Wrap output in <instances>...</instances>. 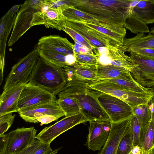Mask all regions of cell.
<instances>
[{
  "instance_id": "obj_1",
  "label": "cell",
  "mask_w": 154,
  "mask_h": 154,
  "mask_svg": "<svg viewBox=\"0 0 154 154\" xmlns=\"http://www.w3.org/2000/svg\"><path fill=\"white\" fill-rule=\"evenodd\" d=\"M133 0H71L73 7L100 21L124 27Z\"/></svg>"
},
{
  "instance_id": "obj_2",
  "label": "cell",
  "mask_w": 154,
  "mask_h": 154,
  "mask_svg": "<svg viewBox=\"0 0 154 154\" xmlns=\"http://www.w3.org/2000/svg\"><path fill=\"white\" fill-rule=\"evenodd\" d=\"M90 84L79 83L66 85L58 95L68 96L74 98L79 106L80 112L88 121L112 122L98 101L97 91L90 87Z\"/></svg>"
},
{
  "instance_id": "obj_3",
  "label": "cell",
  "mask_w": 154,
  "mask_h": 154,
  "mask_svg": "<svg viewBox=\"0 0 154 154\" xmlns=\"http://www.w3.org/2000/svg\"><path fill=\"white\" fill-rule=\"evenodd\" d=\"M55 96L65 88L66 81L63 68L39 57L29 82Z\"/></svg>"
},
{
  "instance_id": "obj_4",
  "label": "cell",
  "mask_w": 154,
  "mask_h": 154,
  "mask_svg": "<svg viewBox=\"0 0 154 154\" xmlns=\"http://www.w3.org/2000/svg\"><path fill=\"white\" fill-rule=\"evenodd\" d=\"M92 89L109 94L122 100L132 108L141 104H148L154 95L152 90L146 92L133 91L118 84L107 81H97L90 84Z\"/></svg>"
},
{
  "instance_id": "obj_5",
  "label": "cell",
  "mask_w": 154,
  "mask_h": 154,
  "mask_svg": "<svg viewBox=\"0 0 154 154\" xmlns=\"http://www.w3.org/2000/svg\"><path fill=\"white\" fill-rule=\"evenodd\" d=\"M40 48L37 45L12 67L6 78L3 90L19 84L28 83L40 57Z\"/></svg>"
},
{
  "instance_id": "obj_6",
  "label": "cell",
  "mask_w": 154,
  "mask_h": 154,
  "mask_svg": "<svg viewBox=\"0 0 154 154\" xmlns=\"http://www.w3.org/2000/svg\"><path fill=\"white\" fill-rule=\"evenodd\" d=\"M87 121L80 112L65 116L53 125L45 127L36 135L35 138L44 144H50L63 133L78 125Z\"/></svg>"
},
{
  "instance_id": "obj_7",
  "label": "cell",
  "mask_w": 154,
  "mask_h": 154,
  "mask_svg": "<svg viewBox=\"0 0 154 154\" xmlns=\"http://www.w3.org/2000/svg\"><path fill=\"white\" fill-rule=\"evenodd\" d=\"M96 91L98 101L112 122L122 121L133 115L132 108L122 100L111 95Z\"/></svg>"
},
{
  "instance_id": "obj_8",
  "label": "cell",
  "mask_w": 154,
  "mask_h": 154,
  "mask_svg": "<svg viewBox=\"0 0 154 154\" xmlns=\"http://www.w3.org/2000/svg\"><path fill=\"white\" fill-rule=\"evenodd\" d=\"M129 56L132 63L137 65L130 71L134 79L141 86L152 88L154 86V60L134 52Z\"/></svg>"
},
{
  "instance_id": "obj_9",
  "label": "cell",
  "mask_w": 154,
  "mask_h": 154,
  "mask_svg": "<svg viewBox=\"0 0 154 154\" xmlns=\"http://www.w3.org/2000/svg\"><path fill=\"white\" fill-rule=\"evenodd\" d=\"M55 96L28 83L24 85L19 99L18 111L24 108L57 101Z\"/></svg>"
},
{
  "instance_id": "obj_10",
  "label": "cell",
  "mask_w": 154,
  "mask_h": 154,
  "mask_svg": "<svg viewBox=\"0 0 154 154\" xmlns=\"http://www.w3.org/2000/svg\"><path fill=\"white\" fill-rule=\"evenodd\" d=\"M22 5H15L1 18L0 24V84L3 80L7 39L12 30L17 14Z\"/></svg>"
},
{
  "instance_id": "obj_11",
  "label": "cell",
  "mask_w": 154,
  "mask_h": 154,
  "mask_svg": "<svg viewBox=\"0 0 154 154\" xmlns=\"http://www.w3.org/2000/svg\"><path fill=\"white\" fill-rule=\"evenodd\" d=\"M66 20L62 10L48 5L46 0L45 5L42 8L34 14L31 25L32 27L44 25L46 28L61 31Z\"/></svg>"
},
{
  "instance_id": "obj_12",
  "label": "cell",
  "mask_w": 154,
  "mask_h": 154,
  "mask_svg": "<svg viewBox=\"0 0 154 154\" xmlns=\"http://www.w3.org/2000/svg\"><path fill=\"white\" fill-rule=\"evenodd\" d=\"M37 131L31 127L18 128L8 133L7 154L18 153L30 145L36 140Z\"/></svg>"
},
{
  "instance_id": "obj_13",
  "label": "cell",
  "mask_w": 154,
  "mask_h": 154,
  "mask_svg": "<svg viewBox=\"0 0 154 154\" xmlns=\"http://www.w3.org/2000/svg\"><path fill=\"white\" fill-rule=\"evenodd\" d=\"M86 145L89 149L100 151L107 141L112 122L107 121L90 122Z\"/></svg>"
},
{
  "instance_id": "obj_14",
  "label": "cell",
  "mask_w": 154,
  "mask_h": 154,
  "mask_svg": "<svg viewBox=\"0 0 154 154\" xmlns=\"http://www.w3.org/2000/svg\"><path fill=\"white\" fill-rule=\"evenodd\" d=\"M96 67L97 66L82 65L76 62L63 68L66 85L79 83L91 84L96 82Z\"/></svg>"
},
{
  "instance_id": "obj_15",
  "label": "cell",
  "mask_w": 154,
  "mask_h": 154,
  "mask_svg": "<svg viewBox=\"0 0 154 154\" xmlns=\"http://www.w3.org/2000/svg\"><path fill=\"white\" fill-rule=\"evenodd\" d=\"M37 11L23 3L17 14L8 46H11L31 27L34 14Z\"/></svg>"
},
{
  "instance_id": "obj_16",
  "label": "cell",
  "mask_w": 154,
  "mask_h": 154,
  "mask_svg": "<svg viewBox=\"0 0 154 154\" xmlns=\"http://www.w3.org/2000/svg\"><path fill=\"white\" fill-rule=\"evenodd\" d=\"M20 116L25 121L38 123L37 119L46 115L58 116H65L57 101L24 108L18 110Z\"/></svg>"
},
{
  "instance_id": "obj_17",
  "label": "cell",
  "mask_w": 154,
  "mask_h": 154,
  "mask_svg": "<svg viewBox=\"0 0 154 154\" xmlns=\"http://www.w3.org/2000/svg\"><path fill=\"white\" fill-rule=\"evenodd\" d=\"M131 116L120 122H112L108 140L98 154H116L120 140L130 126Z\"/></svg>"
},
{
  "instance_id": "obj_18",
  "label": "cell",
  "mask_w": 154,
  "mask_h": 154,
  "mask_svg": "<svg viewBox=\"0 0 154 154\" xmlns=\"http://www.w3.org/2000/svg\"><path fill=\"white\" fill-rule=\"evenodd\" d=\"M126 51H128V49L123 45L118 48L108 49L107 52L104 54L107 57L104 58L99 57L98 64L104 66L110 65L121 67L130 71L137 65L132 63L130 56L125 54Z\"/></svg>"
},
{
  "instance_id": "obj_19",
  "label": "cell",
  "mask_w": 154,
  "mask_h": 154,
  "mask_svg": "<svg viewBox=\"0 0 154 154\" xmlns=\"http://www.w3.org/2000/svg\"><path fill=\"white\" fill-rule=\"evenodd\" d=\"M40 49L48 50L66 55L73 54L74 44L65 38L58 35L42 37L37 45Z\"/></svg>"
},
{
  "instance_id": "obj_20",
  "label": "cell",
  "mask_w": 154,
  "mask_h": 154,
  "mask_svg": "<svg viewBox=\"0 0 154 154\" xmlns=\"http://www.w3.org/2000/svg\"><path fill=\"white\" fill-rule=\"evenodd\" d=\"M24 85L19 84L3 90L0 97V116L18 112V101Z\"/></svg>"
},
{
  "instance_id": "obj_21",
  "label": "cell",
  "mask_w": 154,
  "mask_h": 154,
  "mask_svg": "<svg viewBox=\"0 0 154 154\" xmlns=\"http://www.w3.org/2000/svg\"><path fill=\"white\" fill-rule=\"evenodd\" d=\"M131 9L140 20L147 24L154 23V0H134Z\"/></svg>"
},
{
  "instance_id": "obj_22",
  "label": "cell",
  "mask_w": 154,
  "mask_h": 154,
  "mask_svg": "<svg viewBox=\"0 0 154 154\" xmlns=\"http://www.w3.org/2000/svg\"><path fill=\"white\" fill-rule=\"evenodd\" d=\"M130 74V71L121 67L110 65L104 66L98 64L97 66V82L122 77Z\"/></svg>"
},
{
  "instance_id": "obj_23",
  "label": "cell",
  "mask_w": 154,
  "mask_h": 154,
  "mask_svg": "<svg viewBox=\"0 0 154 154\" xmlns=\"http://www.w3.org/2000/svg\"><path fill=\"white\" fill-rule=\"evenodd\" d=\"M139 146L143 152L147 153L154 146V124L152 118L141 128Z\"/></svg>"
},
{
  "instance_id": "obj_24",
  "label": "cell",
  "mask_w": 154,
  "mask_h": 154,
  "mask_svg": "<svg viewBox=\"0 0 154 154\" xmlns=\"http://www.w3.org/2000/svg\"><path fill=\"white\" fill-rule=\"evenodd\" d=\"M103 81L115 83L129 90L137 92H146L152 90V88L144 87L138 84L134 79L131 73L123 77Z\"/></svg>"
},
{
  "instance_id": "obj_25",
  "label": "cell",
  "mask_w": 154,
  "mask_h": 154,
  "mask_svg": "<svg viewBox=\"0 0 154 154\" xmlns=\"http://www.w3.org/2000/svg\"><path fill=\"white\" fill-rule=\"evenodd\" d=\"M62 11L66 20L94 24H97L99 22V20L73 7H69Z\"/></svg>"
},
{
  "instance_id": "obj_26",
  "label": "cell",
  "mask_w": 154,
  "mask_h": 154,
  "mask_svg": "<svg viewBox=\"0 0 154 154\" xmlns=\"http://www.w3.org/2000/svg\"><path fill=\"white\" fill-rule=\"evenodd\" d=\"M124 27L129 29L132 33L135 34L149 32L147 24L133 14L131 7Z\"/></svg>"
},
{
  "instance_id": "obj_27",
  "label": "cell",
  "mask_w": 154,
  "mask_h": 154,
  "mask_svg": "<svg viewBox=\"0 0 154 154\" xmlns=\"http://www.w3.org/2000/svg\"><path fill=\"white\" fill-rule=\"evenodd\" d=\"M39 54L40 57L55 66L63 68L68 66L66 62L68 55L40 49Z\"/></svg>"
},
{
  "instance_id": "obj_28",
  "label": "cell",
  "mask_w": 154,
  "mask_h": 154,
  "mask_svg": "<svg viewBox=\"0 0 154 154\" xmlns=\"http://www.w3.org/2000/svg\"><path fill=\"white\" fill-rule=\"evenodd\" d=\"M57 102L67 116L80 112L79 106L75 100L70 96L58 95Z\"/></svg>"
},
{
  "instance_id": "obj_29",
  "label": "cell",
  "mask_w": 154,
  "mask_h": 154,
  "mask_svg": "<svg viewBox=\"0 0 154 154\" xmlns=\"http://www.w3.org/2000/svg\"><path fill=\"white\" fill-rule=\"evenodd\" d=\"M58 149L53 150L50 144H45L35 140L23 150L15 154H55Z\"/></svg>"
},
{
  "instance_id": "obj_30",
  "label": "cell",
  "mask_w": 154,
  "mask_h": 154,
  "mask_svg": "<svg viewBox=\"0 0 154 154\" xmlns=\"http://www.w3.org/2000/svg\"><path fill=\"white\" fill-rule=\"evenodd\" d=\"M133 114L140 123L142 127L147 124L151 119L148 104H141L132 108Z\"/></svg>"
},
{
  "instance_id": "obj_31",
  "label": "cell",
  "mask_w": 154,
  "mask_h": 154,
  "mask_svg": "<svg viewBox=\"0 0 154 154\" xmlns=\"http://www.w3.org/2000/svg\"><path fill=\"white\" fill-rule=\"evenodd\" d=\"M132 137L130 125L120 140L116 154H129L133 147Z\"/></svg>"
},
{
  "instance_id": "obj_32",
  "label": "cell",
  "mask_w": 154,
  "mask_h": 154,
  "mask_svg": "<svg viewBox=\"0 0 154 154\" xmlns=\"http://www.w3.org/2000/svg\"><path fill=\"white\" fill-rule=\"evenodd\" d=\"M62 30L69 35L74 41L80 43L90 51H92L95 48L80 34L64 24L63 26Z\"/></svg>"
},
{
  "instance_id": "obj_33",
  "label": "cell",
  "mask_w": 154,
  "mask_h": 154,
  "mask_svg": "<svg viewBox=\"0 0 154 154\" xmlns=\"http://www.w3.org/2000/svg\"><path fill=\"white\" fill-rule=\"evenodd\" d=\"M87 26L97 30L100 32L114 39L123 45L125 36L114 32L106 27H101L93 24L82 22Z\"/></svg>"
},
{
  "instance_id": "obj_34",
  "label": "cell",
  "mask_w": 154,
  "mask_h": 154,
  "mask_svg": "<svg viewBox=\"0 0 154 154\" xmlns=\"http://www.w3.org/2000/svg\"><path fill=\"white\" fill-rule=\"evenodd\" d=\"M142 126L135 116L133 114L130 121V128L131 132L133 146H139L140 136Z\"/></svg>"
},
{
  "instance_id": "obj_35",
  "label": "cell",
  "mask_w": 154,
  "mask_h": 154,
  "mask_svg": "<svg viewBox=\"0 0 154 154\" xmlns=\"http://www.w3.org/2000/svg\"><path fill=\"white\" fill-rule=\"evenodd\" d=\"M74 55L76 58V62L82 65L97 66L98 59L97 56L94 53L83 54L74 53Z\"/></svg>"
},
{
  "instance_id": "obj_36",
  "label": "cell",
  "mask_w": 154,
  "mask_h": 154,
  "mask_svg": "<svg viewBox=\"0 0 154 154\" xmlns=\"http://www.w3.org/2000/svg\"><path fill=\"white\" fill-rule=\"evenodd\" d=\"M15 116L10 113L0 116V135L4 134L11 126Z\"/></svg>"
},
{
  "instance_id": "obj_37",
  "label": "cell",
  "mask_w": 154,
  "mask_h": 154,
  "mask_svg": "<svg viewBox=\"0 0 154 154\" xmlns=\"http://www.w3.org/2000/svg\"><path fill=\"white\" fill-rule=\"evenodd\" d=\"M130 53L134 52L142 56L154 60V48H133L128 50Z\"/></svg>"
},
{
  "instance_id": "obj_38",
  "label": "cell",
  "mask_w": 154,
  "mask_h": 154,
  "mask_svg": "<svg viewBox=\"0 0 154 154\" xmlns=\"http://www.w3.org/2000/svg\"><path fill=\"white\" fill-rule=\"evenodd\" d=\"M46 0H26L24 3L37 11H40L45 5Z\"/></svg>"
},
{
  "instance_id": "obj_39",
  "label": "cell",
  "mask_w": 154,
  "mask_h": 154,
  "mask_svg": "<svg viewBox=\"0 0 154 154\" xmlns=\"http://www.w3.org/2000/svg\"><path fill=\"white\" fill-rule=\"evenodd\" d=\"M60 118L58 116L46 115L39 118L37 119V121L38 122L40 123L41 125H42L57 120Z\"/></svg>"
},
{
  "instance_id": "obj_40",
  "label": "cell",
  "mask_w": 154,
  "mask_h": 154,
  "mask_svg": "<svg viewBox=\"0 0 154 154\" xmlns=\"http://www.w3.org/2000/svg\"><path fill=\"white\" fill-rule=\"evenodd\" d=\"M7 134L0 135V154H7Z\"/></svg>"
},
{
  "instance_id": "obj_41",
  "label": "cell",
  "mask_w": 154,
  "mask_h": 154,
  "mask_svg": "<svg viewBox=\"0 0 154 154\" xmlns=\"http://www.w3.org/2000/svg\"><path fill=\"white\" fill-rule=\"evenodd\" d=\"M148 105L150 110L151 118L154 124V95L151 97L149 101Z\"/></svg>"
},
{
  "instance_id": "obj_42",
  "label": "cell",
  "mask_w": 154,
  "mask_h": 154,
  "mask_svg": "<svg viewBox=\"0 0 154 154\" xmlns=\"http://www.w3.org/2000/svg\"><path fill=\"white\" fill-rule=\"evenodd\" d=\"M142 150L139 146H133L131 153L132 154H141Z\"/></svg>"
},
{
  "instance_id": "obj_43",
  "label": "cell",
  "mask_w": 154,
  "mask_h": 154,
  "mask_svg": "<svg viewBox=\"0 0 154 154\" xmlns=\"http://www.w3.org/2000/svg\"><path fill=\"white\" fill-rule=\"evenodd\" d=\"M148 154H154V146L149 151Z\"/></svg>"
},
{
  "instance_id": "obj_44",
  "label": "cell",
  "mask_w": 154,
  "mask_h": 154,
  "mask_svg": "<svg viewBox=\"0 0 154 154\" xmlns=\"http://www.w3.org/2000/svg\"><path fill=\"white\" fill-rule=\"evenodd\" d=\"M149 32L151 33L154 35V26L151 28Z\"/></svg>"
},
{
  "instance_id": "obj_45",
  "label": "cell",
  "mask_w": 154,
  "mask_h": 154,
  "mask_svg": "<svg viewBox=\"0 0 154 154\" xmlns=\"http://www.w3.org/2000/svg\"><path fill=\"white\" fill-rule=\"evenodd\" d=\"M152 90H153L154 92V86L152 88Z\"/></svg>"
},
{
  "instance_id": "obj_46",
  "label": "cell",
  "mask_w": 154,
  "mask_h": 154,
  "mask_svg": "<svg viewBox=\"0 0 154 154\" xmlns=\"http://www.w3.org/2000/svg\"><path fill=\"white\" fill-rule=\"evenodd\" d=\"M129 154H132L131 152Z\"/></svg>"
}]
</instances>
